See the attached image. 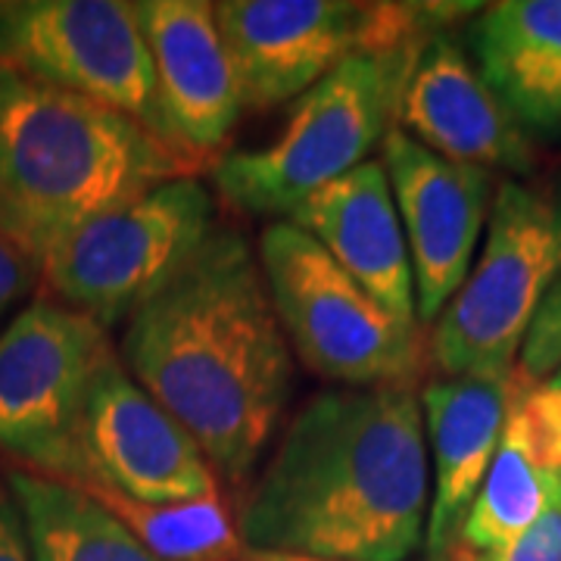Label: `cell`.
I'll list each match as a JSON object with an SVG mask.
<instances>
[{
    "label": "cell",
    "mask_w": 561,
    "mask_h": 561,
    "mask_svg": "<svg viewBox=\"0 0 561 561\" xmlns=\"http://www.w3.org/2000/svg\"><path fill=\"white\" fill-rule=\"evenodd\" d=\"M119 362L201 446L243 483L294 393V350L280 331L260 256L216 225L175 278L125 321Z\"/></svg>",
    "instance_id": "cell-1"
},
{
    "label": "cell",
    "mask_w": 561,
    "mask_h": 561,
    "mask_svg": "<svg viewBox=\"0 0 561 561\" xmlns=\"http://www.w3.org/2000/svg\"><path fill=\"white\" fill-rule=\"evenodd\" d=\"M431 459L415 387L321 390L284 427L238 508L256 552L409 561L427 534Z\"/></svg>",
    "instance_id": "cell-2"
},
{
    "label": "cell",
    "mask_w": 561,
    "mask_h": 561,
    "mask_svg": "<svg viewBox=\"0 0 561 561\" xmlns=\"http://www.w3.org/2000/svg\"><path fill=\"white\" fill-rule=\"evenodd\" d=\"M197 169L116 110L0 69V234L35 265L81 225Z\"/></svg>",
    "instance_id": "cell-3"
},
{
    "label": "cell",
    "mask_w": 561,
    "mask_h": 561,
    "mask_svg": "<svg viewBox=\"0 0 561 561\" xmlns=\"http://www.w3.org/2000/svg\"><path fill=\"white\" fill-rule=\"evenodd\" d=\"M421 47L343 60L297 98L272 144L221 157L213 191L243 216L290 219L316 191L368 162V153L383 144L397 125L402 88Z\"/></svg>",
    "instance_id": "cell-4"
},
{
    "label": "cell",
    "mask_w": 561,
    "mask_h": 561,
    "mask_svg": "<svg viewBox=\"0 0 561 561\" xmlns=\"http://www.w3.org/2000/svg\"><path fill=\"white\" fill-rule=\"evenodd\" d=\"M231 54L243 110L302 98L356 54L421 47L478 3H350V0H221L213 3Z\"/></svg>",
    "instance_id": "cell-5"
},
{
    "label": "cell",
    "mask_w": 561,
    "mask_h": 561,
    "mask_svg": "<svg viewBox=\"0 0 561 561\" xmlns=\"http://www.w3.org/2000/svg\"><path fill=\"white\" fill-rule=\"evenodd\" d=\"M262 275L294 356L341 387H415L431 359L421 328H405L294 221L262 231Z\"/></svg>",
    "instance_id": "cell-6"
},
{
    "label": "cell",
    "mask_w": 561,
    "mask_h": 561,
    "mask_svg": "<svg viewBox=\"0 0 561 561\" xmlns=\"http://www.w3.org/2000/svg\"><path fill=\"white\" fill-rule=\"evenodd\" d=\"M559 275L561 194L500 181L481 256L427 341L443 378L508 381L524 331Z\"/></svg>",
    "instance_id": "cell-7"
},
{
    "label": "cell",
    "mask_w": 561,
    "mask_h": 561,
    "mask_svg": "<svg viewBox=\"0 0 561 561\" xmlns=\"http://www.w3.org/2000/svg\"><path fill=\"white\" fill-rule=\"evenodd\" d=\"M216 209L201 175L157 184L57 243L41 260V284L50 300L113 331L191 262L216 231Z\"/></svg>",
    "instance_id": "cell-8"
},
{
    "label": "cell",
    "mask_w": 561,
    "mask_h": 561,
    "mask_svg": "<svg viewBox=\"0 0 561 561\" xmlns=\"http://www.w3.org/2000/svg\"><path fill=\"white\" fill-rule=\"evenodd\" d=\"M0 69L116 110L179 147L162 113L135 3L0 0Z\"/></svg>",
    "instance_id": "cell-9"
},
{
    "label": "cell",
    "mask_w": 561,
    "mask_h": 561,
    "mask_svg": "<svg viewBox=\"0 0 561 561\" xmlns=\"http://www.w3.org/2000/svg\"><path fill=\"white\" fill-rule=\"evenodd\" d=\"M110 353L98 321L47 294L25 302L0 331V453L69 481L91 381Z\"/></svg>",
    "instance_id": "cell-10"
},
{
    "label": "cell",
    "mask_w": 561,
    "mask_h": 561,
    "mask_svg": "<svg viewBox=\"0 0 561 561\" xmlns=\"http://www.w3.org/2000/svg\"><path fill=\"white\" fill-rule=\"evenodd\" d=\"M69 483L144 505L219 496V478L201 446L125 371L116 350L91 381Z\"/></svg>",
    "instance_id": "cell-11"
},
{
    "label": "cell",
    "mask_w": 561,
    "mask_h": 561,
    "mask_svg": "<svg viewBox=\"0 0 561 561\" xmlns=\"http://www.w3.org/2000/svg\"><path fill=\"white\" fill-rule=\"evenodd\" d=\"M381 162L412 260L419 321L431 324L474 265L496 179L478 165L443 160L397 125L383 138Z\"/></svg>",
    "instance_id": "cell-12"
},
{
    "label": "cell",
    "mask_w": 561,
    "mask_h": 561,
    "mask_svg": "<svg viewBox=\"0 0 561 561\" xmlns=\"http://www.w3.org/2000/svg\"><path fill=\"white\" fill-rule=\"evenodd\" d=\"M397 128L443 160L486 172H534L530 135L486 88L465 44L446 32L419 50L397 106Z\"/></svg>",
    "instance_id": "cell-13"
},
{
    "label": "cell",
    "mask_w": 561,
    "mask_h": 561,
    "mask_svg": "<svg viewBox=\"0 0 561 561\" xmlns=\"http://www.w3.org/2000/svg\"><path fill=\"white\" fill-rule=\"evenodd\" d=\"M135 16L150 47L172 138L187 157L197 162L209 160L243 113L238 72L213 3L138 0Z\"/></svg>",
    "instance_id": "cell-14"
},
{
    "label": "cell",
    "mask_w": 561,
    "mask_h": 561,
    "mask_svg": "<svg viewBox=\"0 0 561 561\" xmlns=\"http://www.w3.org/2000/svg\"><path fill=\"white\" fill-rule=\"evenodd\" d=\"M294 221L393 319L421 328L412 260L383 162L368 160L297 206Z\"/></svg>",
    "instance_id": "cell-15"
},
{
    "label": "cell",
    "mask_w": 561,
    "mask_h": 561,
    "mask_svg": "<svg viewBox=\"0 0 561 561\" xmlns=\"http://www.w3.org/2000/svg\"><path fill=\"white\" fill-rule=\"evenodd\" d=\"M512 381L500 446L453 552L483 556L522 537L561 490V390Z\"/></svg>",
    "instance_id": "cell-16"
},
{
    "label": "cell",
    "mask_w": 561,
    "mask_h": 561,
    "mask_svg": "<svg viewBox=\"0 0 561 561\" xmlns=\"http://www.w3.org/2000/svg\"><path fill=\"white\" fill-rule=\"evenodd\" d=\"M419 400L424 440L431 446V512L424 549L427 561H443L453 556L468 508L496 456L512 381L437 378L424 383Z\"/></svg>",
    "instance_id": "cell-17"
},
{
    "label": "cell",
    "mask_w": 561,
    "mask_h": 561,
    "mask_svg": "<svg viewBox=\"0 0 561 561\" xmlns=\"http://www.w3.org/2000/svg\"><path fill=\"white\" fill-rule=\"evenodd\" d=\"M465 50L527 135L561 140V0L481 7Z\"/></svg>",
    "instance_id": "cell-18"
},
{
    "label": "cell",
    "mask_w": 561,
    "mask_h": 561,
    "mask_svg": "<svg viewBox=\"0 0 561 561\" xmlns=\"http://www.w3.org/2000/svg\"><path fill=\"white\" fill-rule=\"evenodd\" d=\"M32 561H160L125 524L76 483L13 468Z\"/></svg>",
    "instance_id": "cell-19"
},
{
    "label": "cell",
    "mask_w": 561,
    "mask_h": 561,
    "mask_svg": "<svg viewBox=\"0 0 561 561\" xmlns=\"http://www.w3.org/2000/svg\"><path fill=\"white\" fill-rule=\"evenodd\" d=\"M561 371V275L542 294L534 319L524 331L522 350L512 368V378L522 387H542L556 381Z\"/></svg>",
    "instance_id": "cell-20"
},
{
    "label": "cell",
    "mask_w": 561,
    "mask_h": 561,
    "mask_svg": "<svg viewBox=\"0 0 561 561\" xmlns=\"http://www.w3.org/2000/svg\"><path fill=\"white\" fill-rule=\"evenodd\" d=\"M449 561H561V490L549 496L540 518L530 524L522 537L483 556L453 552Z\"/></svg>",
    "instance_id": "cell-21"
},
{
    "label": "cell",
    "mask_w": 561,
    "mask_h": 561,
    "mask_svg": "<svg viewBox=\"0 0 561 561\" xmlns=\"http://www.w3.org/2000/svg\"><path fill=\"white\" fill-rule=\"evenodd\" d=\"M38 284V265L0 234V331L28 302Z\"/></svg>",
    "instance_id": "cell-22"
},
{
    "label": "cell",
    "mask_w": 561,
    "mask_h": 561,
    "mask_svg": "<svg viewBox=\"0 0 561 561\" xmlns=\"http://www.w3.org/2000/svg\"><path fill=\"white\" fill-rule=\"evenodd\" d=\"M0 561H32L20 502L7 478H0Z\"/></svg>",
    "instance_id": "cell-23"
},
{
    "label": "cell",
    "mask_w": 561,
    "mask_h": 561,
    "mask_svg": "<svg viewBox=\"0 0 561 561\" xmlns=\"http://www.w3.org/2000/svg\"><path fill=\"white\" fill-rule=\"evenodd\" d=\"M552 383H556V387H559V390H561V371H559V375H556V381H552Z\"/></svg>",
    "instance_id": "cell-24"
},
{
    "label": "cell",
    "mask_w": 561,
    "mask_h": 561,
    "mask_svg": "<svg viewBox=\"0 0 561 561\" xmlns=\"http://www.w3.org/2000/svg\"><path fill=\"white\" fill-rule=\"evenodd\" d=\"M443 561H449V559H443Z\"/></svg>",
    "instance_id": "cell-25"
}]
</instances>
